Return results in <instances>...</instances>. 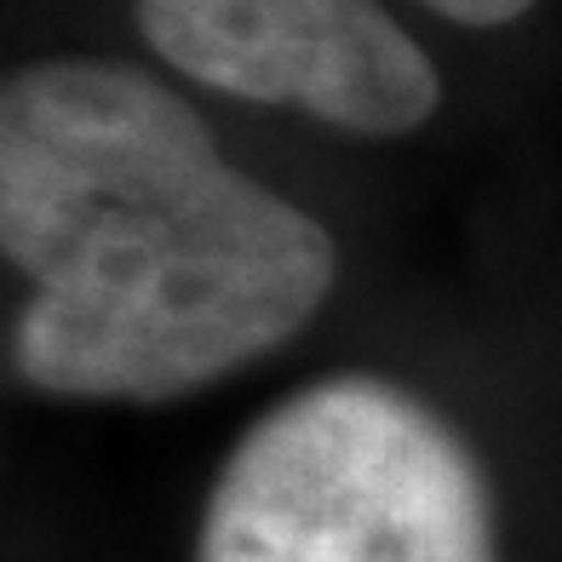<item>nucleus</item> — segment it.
<instances>
[{
    "label": "nucleus",
    "instance_id": "1",
    "mask_svg": "<svg viewBox=\"0 0 562 562\" xmlns=\"http://www.w3.org/2000/svg\"><path fill=\"white\" fill-rule=\"evenodd\" d=\"M0 241L30 281L35 391L172 402L293 339L334 293L327 229L236 172L172 87L104 58L0 92Z\"/></svg>",
    "mask_w": 562,
    "mask_h": 562
},
{
    "label": "nucleus",
    "instance_id": "2",
    "mask_svg": "<svg viewBox=\"0 0 562 562\" xmlns=\"http://www.w3.org/2000/svg\"><path fill=\"white\" fill-rule=\"evenodd\" d=\"M195 562H494L488 488L419 396L322 379L229 453Z\"/></svg>",
    "mask_w": 562,
    "mask_h": 562
},
{
    "label": "nucleus",
    "instance_id": "3",
    "mask_svg": "<svg viewBox=\"0 0 562 562\" xmlns=\"http://www.w3.org/2000/svg\"><path fill=\"white\" fill-rule=\"evenodd\" d=\"M138 18L172 69L350 133H414L442 98L379 0H138Z\"/></svg>",
    "mask_w": 562,
    "mask_h": 562
},
{
    "label": "nucleus",
    "instance_id": "4",
    "mask_svg": "<svg viewBox=\"0 0 562 562\" xmlns=\"http://www.w3.org/2000/svg\"><path fill=\"white\" fill-rule=\"evenodd\" d=\"M425 7H437L453 23H510V18H522L533 0H425Z\"/></svg>",
    "mask_w": 562,
    "mask_h": 562
}]
</instances>
